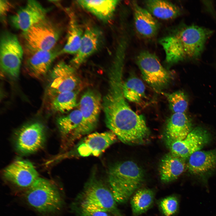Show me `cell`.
I'll use <instances>...</instances> for the list:
<instances>
[{
	"label": "cell",
	"instance_id": "1",
	"mask_svg": "<svg viewBox=\"0 0 216 216\" xmlns=\"http://www.w3.org/2000/svg\"><path fill=\"white\" fill-rule=\"evenodd\" d=\"M124 62L114 59L108 72V88L102 99V107L107 127L116 135L129 133L144 120L130 107L123 93Z\"/></svg>",
	"mask_w": 216,
	"mask_h": 216
},
{
	"label": "cell",
	"instance_id": "2",
	"mask_svg": "<svg viewBox=\"0 0 216 216\" xmlns=\"http://www.w3.org/2000/svg\"><path fill=\"white\" fill-rule=\"evenodd\" d=\"M213 32L203 27L184 26L161 39L160 43L164 50L173 57L183 60L195 59L201 55Z\"/></svg>",
	"mask_w": 216,
	"mask_h": 216
},
{
	"label": "cell",
	"instance_id": "3",
	"mask_svg": "<svg viewBox=\"0 0 216 216\" xmlns=\"http://www.w3.org/2000/svg\"><path fill=\"white\" fill-rule=\"evenodd\" d=\"M144 178L141 168L131 160L115 163L108 171V180L116 202H126L140 186Z\"/></svg>",
	"mask_w": 216,
	"mask_h": 216
},
{
	"label": "cell",
	"instance_id": "4",
	"mask_svg": "<svg viewBox=\"0 0 216 216\" xmlns=\"http://www.w3.org/2000/svg\"><path fill=\"white\" fill-rule=\"evenodd\" d=\"M29 205L38 212H55L62 206V199L58 190L50 181L38 177L27 189L25 194Z\"/></svg>",
	"mask_w": 216,
	"mask_h": 216
},
{
	"label": "cell",
	"instance_id": "5",
	"mask_svg": "<svg viewBox=\"0 0 216 216\" xmlns=\"http://www.w3.org/2000/svg\"><path fill=\"white\" fill-rule=\"evenodd\" d=\"M82 196L81 209L101 210L115 216H123L112 192L94 173L86 183Z\"/></svg>",
	"mask_w": 216,
	"mask_h": 216
},
{
	"label": "cell",
	"instance_id": "6",
	"mask_svg": "<svg viewBox=\"0 0 216 216\" xmlns=\"http://www.w3.org/2000/svg\"><path fill=\"white\" fill-rule=\"evenodd\" d=\"M136 61L144 80L157 91L165 88L173 79L171 72L164 68L158 57L152 53L141 52Z\"/></svg>",
	"mask_w": 216,
	"mask_h": 216
},
{
	"label": "cell",
	"instance_id": "7",
	"mask_svg": "<svg viewBox=\"0 0 216 216\" xmlns=\"http://www.w3.org/2000/svg\"><path fill=\"white\" fill-rule=\"evenodd\" d=\"M79 106L82 120L70 137L72 142L84 135L89 134L96 128L102 107L100 94L94 89L87 90L81 98Z\"/></svg>",
	"mask_w": 216,
	"mask_h": 216
},
{
	"label": "cell",
	"instance_id": "8",
	"mask_svg": "<svg viewBox=\"0 0 216 216\" xmlns=\"http://www.w3.org/2000/svg\"><path fill=\"white\" fill-rule=\"evenodd\" d=\"M23 33L26 47L31 52L54 48L60 32L55 24L46 18Z\"/></svg>",
	"mask_w": 216,
	"mask_h": 216
},
{
	"label": "cell",
	"instance_id": "9",
	"mask_svg": "<svg viewBox=\"0 0 216 216\" xmlns=\"http://www.w3.org/2000/svg\"><path fill=\"white\" fill-rule=\"evenodd\" d=\"M23 53L17 36L8 31L3 32L0 42V64L2 71L13 79L18 77Z\"/></svg>",
	"mask_w": 216,
	"mask_h": 216
},
{
	"label": "cell",
	"instance_id": "10",
	"mask_svg": "<svg viewBox=\"0 0 216 216\" xmlns=\"http://www.w3.org/2000/svg\"><path fill=\"white\" fill-rule=\"evenodd\" d=\"M117 136L111 130L89 134L65 156L75 157L98 156L117 140Z\"/></svg>",
	"mask_w": 216,
	"mask_h": 216
},
{
	"label": "cell",
	"instance_id": "11",
	"mask_svg": "<svg viewBox=\"0 0 216 216\" xmlns=\"http://www.w3.org/2000/svg\"><path fill=\"white\" fill-rule=\"evenodd\" d=\"M76 69L63 61L57 63L50 73L48 94L52 97L63 92L74 91L79 82Z\"/></svg>",
	"mask_w": 216,
	"mask_h": 216
},
{
	"label": "cell",
	"instance_id": "12",
	"mask_svg": "<svg viewBox=\"0 0 216 216\" xmlns=\"http://www.w3.org/2000/svg\"><path fill=\"white\" fill-rule=\"evenodd\" d=\"M210 139L209 135L206 130L197 127L192 130L183 140L167 141L170 153L185 160L194 152L201 150Z\"/></svg>",
	"mask_w": 216,
	"mask_h": 216
},
{
	"label": "cell",
	"instance_id": "13",
	"mask_svg": "<svg viewBox=\"0 0 216 216\" xmlns=\"http://www.w3.org/2000/svg\"><path fill=\"white\" fill-rule=\"evenodd\" d=\"M49 10L37 1L28 0L10 17L11 24L25 32L46 19Z\"/></svg>",
	"mask_w": 216,
	"mask_h": 216
},
{
	"label": "cell",
	"instance_id": "14",
	"mask_svg": "<svg viewBox=\"0 0 216 216\" xmlns=\"http://www.w3.org/2000/svg\"><path fill=\"white\" fill-rule=\"evenodd\" d=\"M45 138L44 126L39 122H34L23 126L17 132L15 145L17 149L23 154L34 152L43 145Z\"/></svg>",
	"mask_w": 216,
	"mask_h": 216
},
{
	"label": "cell",
	"instance_id": "15",
	"mask_svg": "<svg viewBox=\"0 0 216 216\" xmlns=\"http://www.w3.org/2000/svg\"><path fill=\"white\" fill-rule=\"evenodd\" d=\"M3 176L8 181L22 188H28L38 178L32 164L24 160L15 161L4 170Z\"/></svg>",
	"mask_w": 216,
	"mask_h": 216
},
{
	"label": "cell",
	"instance_id": "16",
	"mask_svg": "<svg viewBox=\"0 0 216 216\" xmlns=\"http://www.w3.org/2000/svg\"><path fill=\"white\" fill-rule=\"evenodd\" d=\"M102 33L95 26L87 27L84 32L79 49L70 61L71 65L78 68L99 48L102 40Z\"/></svg>",
	"mask_w": 216,
	"mask_h": 216
},
{
	"label": "cell",
	"instance_id": "17",
	"mask_svg": "<svg viewBox=\"0 0 216 216\" xmlns=\"http://www.w3.org/2000/svg\"><path fill=\"white\" fill-rule=\"evenodd\" d=\"M60 50L53 49L49 50L30 52L25 62V68L31 76L39 78L45 75L52 64L59 55Z\"/></svg>",
	"mask_w": 216,
	"mask_h": 216
},
{
	"label": "cell",
	"instance_id": "18",
	"mask_svg": "<svg viewBox=\"0 0 216 216\" xmlns=\"http://www.w3.org/2000/svg\"><path fill=\"white\" fill-rule=\"evenodd\" d=\"M191 174L204 175L216 168V149L198 151L188 158L186 165Z\"/></svg>",
	"mask_w": 216,
	"mask_h": 216
},
{
	"label": "cell",
	"instance_id": "19",
	"mask_svg": "<svg viewBox=\"0 0 216 216\" xmlns=\"http://www.w3.org/2000/svg\"><path fill=\"white\" fill-rule=\"evenodd\" d=\"M134 25L137 32L141 36L151 38L157 34L159 28L158 22L147 9L136 2H133Z\"/></svg>",
	"mask_w": 216,
	"mask_h": 216
},
{
	"label": "cell",
	"instance_id": "20",
	"mask_svg": "<svg viewBox=\"0 0 216 216\" xmlns=\"http://www.w3.org/2000/svg\"><path fill=\"white\" fill-rule=\"evenodd\" d=\"M190 119L185 113H173L169 118L165 127L167 140H182L192 130Z\"/></svg>",
	"mask_w": 216,
	"mask_h": 216
},
{
	"label": "cell",
	"instance_id": "21",
	"mask_svg": "<svg viewBox=\"0 0 216 216\" xmlns=\"http://www.w3.org/2000/svg\"><path fill=\"white\" fill-rule=\"evenodd\" d=\"M185 159L171 153L164 156L159 167L160 179L164 182H169L177 179L184 172L186 166Z\"/></svg>",
	"mask_w": 216,
	"mask_h": 216
},
{
	"label": "cell",
	"instance_id": "22",
	"mask_svg": "<svg viewBox=\"0 0 216 216\" xmlns=\"http://www.w3.org/2000/svg\"><path fill=\"white\" fill-rule=\"evenodd\" d=\"M118 0H78V4L101 21L107 22L112 17Z\"/></svg>",
	"mask_w": 216,
	"mask_h": 216
},
{
	"label": "cell",
	"instance_id": "23",
	"mask_svg": "<svg viewBox=\"0 0 216 216\" xmlns=\"http://www.w3.org/2000/svg\"><path fill=\"white\" fill-rule=\"evenodd\" d=\"M69 17L66 42L60 53L75 55L80 47L84 32L73 13L69 14Z\"/></svg>",
	"mask_w": 216,
	"mask_h": 216
},
{
	"label": "cell",
	"instance_id": "24",
	"mask_svg": "<svg viewBox=\"0 0 216 216\" xmlns=\"http://www.w3.org/2000/svg\"><path fill=\"white\" fill-rule=\"evenodd\" d=\"M144 3L147 10L153 16L161 20L173 19L180 13L179 8L168 1L149 0L145 1Z\"/></svg>",
	"mask_w": 216,
	"mask_h": 216
},
{
	"label": "cell",
	"instance_id": "25",
	"mask_svg": "<svg viewBox=\"0 0 216 216\" xmlns=\"http://www.w3.org/2000/svg\"><path fill=\"white\" fill-rule=\"evenodd\" d=\"M122 89L125 98L132 102L138 103L145 96V87L138 77L132 76L123 83Z\"/></svg>",
	"mask_w": 216,
	"mask_h": 216
},
{
	"label": "cell",
	"instance_id": "26",
	"mask_svg": "<svg viewBox=\"0 0 216 216\" xmlns=\"http://www.w3.org/2000/svg\"><path fill=\"white\" fill-rule=\"evenodd\" d=\"M82 120V114L79 109L74 110L68 114L58 118L57 122L62 136L64 137L70 136V138Z\"/></svg>",
	"mask_w": 216,
	"mask_h": 216
},
{
	"label": "cell",
	"instance_id": "27",
	"mask_svg": "<svg viewBox=\"0 0 216 216\" xmlns=\"http://www.w3.org/2000/svg\"><path fill=\"white\" fill-rule=\"evenodd\" d=\"M154 195L153 191L149 189L143 188L137 190L130 201L133 214L138 215L146 212L153 202Z\"/></svg>",
	"mask_w": 216,
	"mask_h": 216
},
{
	"label": "cell",
	"instance_id": "28",
	"mask_svg": "<svg viewBox=\"0 0 216 216\" xmlns=\"http://www.w3.org/2000/svg\"><path fill=\"white\" fill-rule=\"evenodd\" d=\"M76 93L74 91L59 94L52 97L51 108L55 112H68L76 106Z\"/></svg>",
	"mask_w": 216,
	"mask_h": 216
},
{
	"label": "cell",
	"instance_id": "29",
	"mask_svg": "<svg viewBox=\"0 0 216 216\" xmlns=\"http://www.w3.org/2000/svg\"><path fill=\"white\" fill-rule=\"evenodd\" d=\"M160 93L166 97L170 108L173 113H185L188 108L189 100L184 92L180 90L170 93Z\"/></svg>",
	"mask_w": 216,
	"mask_h": 216
},
{
	"label": "cell",
	"instance_id": "30",
	"mask_svg": "<svg viewBox=\"0 0 216 216\" xmlns=\"http://www.w3.org/2000/svg\"><path fill=\"white\" fill-rule=\"evenodd\" d=\"M178 204L177 197L170 196L165 197L161 201L160 207L165 216H171L177 212Z\"/></svg>",
	"mask_w": 216,
	"mask_h": 216
},
{
	"label": "cell",
	"instance_id": "31",
	"mask_svg": "<svg viewBox=\"0 0 216 216\" xmlns=\"http://www.w3.org/2000/svg\"><path fill=\"white\" fill-rule=\"evenodd\" d=\"M109 213L98 209H81L82 216H110Z\"/></svg>",
	"mask_w": 216,
	"mask_h": 216
},
{
	"label": "cell",
	"instance_id": "32",
	"mask_svg": "<svg viewBox=\"0 0 216 216\" xmlns=\"http://www.w3.org/2000/svg\"><path fill=\"white\" fill-rule=\"evenodd\" d=\"M11 7V4L8 1L0 0V15L3 20Z\"/></svg>",
	"mask_w": 216,
	"mask_h": 216
}]
</instances>
